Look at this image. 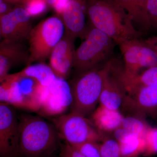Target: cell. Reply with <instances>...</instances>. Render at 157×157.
Wrapping results in <instances>:
<instances>
[{
	"instance_id": "7402d4cb",
	"label": "cell",
	"mask_w": 157,
	"mask_h": 157,
	"mask_svg": "<svg viewBox=\"0 0 157 157\" xmlns=\"http://www.w3.org/2000/svg\"><path fill=\"white\" fill-rule=\"evenodd\" d=\"M150 127L141 117L135 115L124 117L120 128L128 133L144 137Z\"/></svg>"
},
{
	"instance_id": "44dd1931",
	"label": "cell",
	"mask_w": 157,
	"mask_h": 157,
	"mask_svg": "<svg viewBox=\"0 0 157 157\" xmlns=\"http://www.w3.org/2000/svg\"><path fill=\"white\" fill-rule=\"evenodd\" d=\"M0 35L2 40L21 42L27 40L19 25L9 13L0 16Z\"/></svg>"
},
{
	"instance_id": "f1b7e54d",
	"label": "cell",
	"mask_w": 157,
	"mask_h": 157,
	"mask_svg": "<svg viewBox=\"0 0 157 157\" xmlns=\"http://www.w3.org/2000/svg\"><path fill=\"white\" fill-rule=\"evenodd\" d=\"M68 0H58L52 6L57 15L61 17L67 4Z\"/></svg>"
},
{
	"instance_id": "4fadbf2b",
	"label": "cell",
	"mask_w": 157,
	"mask_h": 157,
	"mask_svg": "<svg viewBox=\"0 0 157 157\" xmlns=\"http://www.w3.org/2000/svg\"><path fill=\"white\" fill-rule=\"evenodd\" d=\"M29 59L28 48L23 42L2 40L0 42V82L9 75L14 66L21 63L27 65Z\"/></svg>"
},
{
	"instance_id": "6da1fadb",
	"label": "cell",
	"mask_w": 157,
	"mask_h": 157,
	"mask_svg": "<svg viewBox=\"0 0 157 157\" xmlns=\"http://www.w3.org/2000/svg\"><path fill=\"white\" fill-rule=\"evenodd\" d=\"M18 120L16 157H49L60 138L53 123L28 114L21 116Z\"/></svg>"
},
{
	"instance_id": "277c9868",
	"label": "cell",
	"mask_w": 157,
	"mask_h": 157,
	"mask_svg": "<svg viewBox=\"0 0 157 157\" xmlns=\"http://www.w3.org/2000/svg\"><path fill=\"white\" fill-rule=\"evenodd\" d=\"M109 61L101 67L79 73L70 83L73 97L70 112L86 117L96 109Z\"/></svg>"
},
{
	"instance_id": "5bb4252c",
	"label": "cell",
	"mask_w": 157,
	"mask_h": 157,
	"mask_svg": "<svg viewBox=\"0 0 157 157\" xmlns=\"http://www.w3.org/2000/svg\"><path fill=\"white\" fill-rule=\"evenodd\" d=\"M87 0H68L61 18L65 31L73 36L82 38L86 29Z\"/></svg>"
},
{
	"instance_id": "d6a6232c",
	"label": "cell",
	"mask_w": 157,
	"mask_h": 157,
	"mask_svg": "<svg viewBox=\"0 0 157 157\" xmlns=\"http://www.w3.org/2000/svg\"><path fill=\"white\" fill-rule=\"evenodd\" d=\"M58 0H46L47 4H48V6H51V7L53 6L55 3Z\"/></svg>"
},
{
	"instance_id": "ac0fdd59",
	"label": "cell",
	"mask_w": 157,
	"mask_h": 157,
	"mask_svg": "<svg viewBox=\"0 0 157 157\" xmlns=\"http://www.w3.org/2000/svg\"><path fill=\"white\" fill-rule=\"evenodd\" d=\"M115 75L124 91L141 86H157V65L135 75H124L118 70Z\"/></svg>"
},
{
	"instance_id": "d4e9b609",
	"label": "cell",
	"mask_w": 157,
	"mask_h": 157,
	"mask_svg": "<svg viewBox=\"0 0 157 157\" xmlns=\"http://www.w3.org/2000/svg\"><path fill=\"white\" fill-rule=\"evenodd\" d=\"M157 30V0H147L144 31Z\"/></svg>"
},
{
	"instance_id": "4316f807",
	"label": "cell",
	"mask_w": 157,
	"mask_h": 157,
	"mask_svg": "<svg viewBox=\"0 0 157 157\" xmlns=\"http://www.w3.org/2000/svg\"><path fill=\"white\" fill-rule=\"evenodd\" d=\"M100 143L94 141H86L71 145L86 157H101Z\"/></svg>"
},
{
	"instance_id": "ba28073f",
	"label": "cell",
	"mask_w": 157,
	"mask_h": 157,
	"mask_svg": "<svg viewBox=\"0 0 157 157\" xmlns=\"http://www.w3.org/2000/svg\"><path fill=\"white\" fill-rule=\"evenodd\" d=\"M123 56L124 64L119 70L126 75H133L157 65V52L144 40L128 39L117 44Z\"/></svg>"
},
{
	"instance_id": "836d02e7",
	"label": "cell",
	"mask_w": 157,
	"mask_h": 157,
	"mask_svg": "<svg viewBox=\"0 0 157 157\" xmlns=\"http://www.w3.org/2000/svg\"></svg>"
},
{
	"instance_id": "e0dca14e",
	"label": "cell",
	"mask_w": 157,
	"mask_h": 157,
	"mask_svg": "<svg viewBox=\"0 0 157 157\" xmlns=\"http://www.w3.org/2000/svg\"><path fill=\"white\" fill-rule=\"evenodd\" d=\"M113 137L120 144L122 157H137L143 154L145 147L144 137L128 133L120 128L113 132Z\"/></svg>"
},
{
	"instance_id": "4dcf8cb0",
	"label": "cell",
	"mask_w": 157,
	"mask_h": 157,
	"mask_svg": "<svg viewBox=\"0 0 157 157\" xmlns=\"http://www.w3.org/2000/svg\"><path fill=\"white\" fill-rule=\"evenodd\" d=\"M145 42L157 52V35L144 39Z\"/></svg>"
},
{
	"instance_id": "cb8c5ba5",
	"label": "cell",
	"mask_w": 157,
	"mask_h": 157,
	"mask_svg": "<svg viewBox=\"0 0 157 157\" xmlns=\"http://www.w3.org/2000/svg\"><path fill=\"white\" fill-rule=\"evenodd\" d=\"M144 138L145 142L144 155L150 156L157 154V128L150 127Z\"/></svg>"
},
{
	"instance_id": "83f0119b",
	"label": "cell",
	"mask_w": 157,
	"mask_h": 157,
	"mask_svg": "<svg viewBox=\"0 0 157 157\" xmlns=\"http://www.w3.org/2000/svg\"><path fill=\"white\" fill-rule=\"evenodd\" d=\"M60 157H86L82 154L73 146L65 142L61 147Z\"/></svg>"
},
{
	"instance_id": "9c48e42d",
	"label": "cell",
	"mask_w": 157,
	"mask_h": 157,
	"mask_svg": "<svg viewBox=\"0 0 157 157\" xmlns=\"http://www.w3.org/2000/svg\"><path fill=\"white\" fill-rule=\"evenodd\" d=\"M72 101L70 83L66 79L57 77L50 86L45 87L39 112L46 116H58L70 108Z\"/></svg>"
},
{
	"instance_id": "30bf717a",
	"label": "cell",
	"mask_w": 157,
	"mask_h": 157,
	"mask_svg": "<svg viewBox=\"0 0 157 157\" xmlns=\"http://www.w3.org/2000/svg\"><path fill=\"white\" fill-rule=\"evenodd\" d=\"M19 120L14 107L0 103V155L1 157H16Z\"/></svg>"
},
{
	"instance_id": "8992f818",
	"label": "cell",
	"mask_w": 157,
	"mask_h": 157,
	"mask_svg": "<svg viewBox=\"0 0 157 157\" xmlns=\"http://www.w3.org/2000/svg\"><path fill=\"white\" fill-rule=\"evenodd\" d=\"M65 32L64 25L58 15L43 20L34 27L28 40L29 59L27 66L35 62L45 63Z\"/></svg>"
},
{
	"instance_id": "2e32d148",
	"label": "cell",
	"mask_w": 157,
	"mask_h": 157,
	"mask_svg": "<svg viewBox=\"0 0 157 157\" xmlns=\"http://www.w3.org/2000/svg\"><path fill=\"white\" fill-rule=\"evenodd\" d=\"M120 110L108 109L100 105L92 113V121L102 134L113 133L120 128L124 120Z\"/></svg>"
},
{
	"instance_id": "3957f363",
	"label": "cell",
	"mask_w": 157,
	"mask_h": 157,
	"mask_svg": "<svg viewBox=\"0 0 157 157\" xmlns=\"http://www.w3.org/2000/svg\"><path fill=\"white\" fill-rule=\"evenodd\" d=\"M45 89L36 79L19 72L9 74L1 83L0 101L14 107L39 112Z\"/></svg>"
},
{
	"instance_id": "52a82bcc",
	"label": "cell",
	"mask_w": 157,
	"mask_h": 157,
	"mask_svg": "<svg viewBox=\"0 0 157 157\" xmlns=\"http://www.w3.org/2000/svg\"><path fill=\"white\" fill-rule=\"evenodd\" d=\"M53 124L60 138L71 145L86 141L101 143L106 135L97 129L91 120L75 113L57 116Z\"/></svg>"
},
{
	"instance_id": "1f68e13d",
	"label": "cell",
	"mask_w": 157,
	"mask_h": 157,
	"mask_svg": "<svg viewBox=\"0 0 157 157\" xmlns=\"http://www.w3.org/2000/svg\"><path fill=\"white\" fill-rule=\"evenodd\" d=\"M4 1L15 5V6L23 5L25 2V0H4Z\"/></svg>"
},
{
	"instance_id": "9a60e30c",
	"label": "cell",
	"mask_w": 157,
	"mask_h": 157,
	"mask_svg": "<svg viewBox=\"0 0 157 157\" xmlns=\"http://www.w3.org/2000/svg\"><path fill=\"white\" fill-rule=\"evenodd\" d=\"M124 93L121 86L111 72L110 60L100 96L99 104L108 109L120 110L123 104Z\"/></svg>"
},
{
	"instance_id": "8fae6325",
	"label": "cell",
	"mask_w": 157,
	"mask_h": 157,
	"mask_svg": "<svg viewBox=\"0 0 157 157\" xmlns=\"http://www.w3.org/2000/svg\"><path fill=\"white\" fill-rule=\"evenodd\" d=\"M124 107L139 116L157 114V86H141L124 91Z\"/></svg>"
},
{
	"instance_id": "603a6c76",
	"label": "cell",
	"mask_w": 157,
	"mask_h": 157,
	"mask_svg": "<svg viewBox=\"0 0 157 157\" xmlns=\"http://www.w3.org/2000/svg\"><path fill=\"white\" fill-rule=\"evenodd\" d=\"M101 157H122L120 145L114 137L105 135L100 143Z\"/></svg>"
},
{
	"instance_id": "7c38bea8",
	"label": "cell",
	"mask_w": 157,
	"mask_h": 157,
	"mask_svg": "<svg viewBox=\"0 0 157 157\" xmlns=\"http://www.w3.org/2000/svg\"><path fill=\"white\" fill-rule=\"evenodd\" d=\"M76 39L65 31L63 36L49 56L48 65L57 77L67 80L70 76L73 67Z\"/></svg>"
},
{
	"instance_id": "f546056e",
	"label": "cell",
	"mask_w": 157,
	"mask_h": 157,
	"mask_svg": "<svg viewBox=\"0 0 157 157\" xmlns=\"http://www.w3.org/2000/svg\"><path fill=\"white\" fill-rule=\"evenodd\" d=\"M15 6L4 0H0V16L9 13Z\"/></svg>"
},
{
	"instance_id": "484cf974",
	"label": "cell",
	"mask_w": 157,
	"mask_h": 157,
	"mask_svg": "<svg viewBox=\"0 0 157 157\" xmlns=\"http://www.w3.org/2000/svg\"><path fill=\"white\" fill-rule=\"evenodd\" d=\"M23 6L31 17H33L45 13L48 5L46 0H25Z\"/></svg>"
},
{
	"instance_id": "5b68a950",
	"label": "cell",
	"mask_w": 157,
	"mask_h": 157,
	"mask_svg": "<svg viewBox=\"0 0 157 157\" xmlns=\"http://www.w3.org/2000/svg\"><path fill=\"white\" fill-rule=\"evenodd\" d=\"M82 38L73 63V68L78 73L103 66L112 59L116 43L102 31L91 25Z\"/></svg>"
},
{
	"instance_id": "7a4b0ae2",
	"label": "cell",
	"mask_w": 157,
	"mask_h": 157,
	"mask_svg": "<svg viewBox=\"0 0 157 157\" xmlns=\"http://www.w3.org/2000/svg\"><path fill=\"white\" fill-rule=\"evenodd\" d=\"M87 16L93 26L109 36L117 45L141 35L125 12L110 0H87Z\"/></svg>"
},
{
	"instance_id": "d6986e66",
	"label": "cell",
	"mask_w": 157,
	"mask_h": 157,
	"mask_svg": "<svg viewBox=\"0 0 157 157\" xmlns=\"http://www.w3.org/2000/svg\"><path fill=\"white\" fill-rule=\"evenodd\" d=\"M125 12L136 28L144 30L147 0H110Z\"/></svg>"
},
{
	"instance_id": "ffe728a7",
	"label": "cell",
	"mask_w": 157,
	"mask_h": 157,
	"mask_svg": "<svg viewBox=\"0 0 157 157\" xmlns=\"http://www.w3.org/2000/svg\"><path fill=\"white\" fill-rule=\"evenodd\" d=\"M19 72L21 75L34 78L45 87L50 86L57 78L50 66L45 63L28 65Z\"/></svg>"
}]
</instances>
